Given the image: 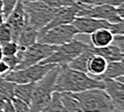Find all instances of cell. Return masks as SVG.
Here are the masks:
<instances>
[{
  "label": "cell",
  "mask_w": 124,
  "mask_h": 112,
  "mask_svg": "<svg viewBox=\"0 0 124 112\" xmlns=\"http://www.w3.org/2000/svg\"><path fill=\"white\" fill-rule=\"evenodd\" d=\"M104 82L94 79L89 74L74 70L68 64L60 65L55 83V92L80 93L90 89H104Z\"/></svg>",
  "instance_id": "6da1fadb"
},
{
  "label": "cell",
  "mask_w": 124,
  "mask_h": 112,
  "mask_svg": "<svg viewBox=\"0 0 124 112\" xmlns=\"http://www.w3.org/2000/svg\"><path fill=\"white\" fill-rule=\"evenodd\" d=\"M59 69L60 65H55L40 81L35 83L29 103V112H40L50 102L55 92V83Z\"/></svg>",
  "instance_id": "7a4b0ae2"
},
{
  "label": "cell",
  "mask_w": 124,
  "mask_h": 112,
  "mask_svg": "<svg viewBox=\"0 0 124 112\" xmlns=\"http://www.w3.org/2000/svg\"><path fill=\"white\" fill-rule=\"evenodd\" d=\"M85 112H112L115 107L104 89H90L71 94Z\"/></svg>",
  "instance_id": "3957f363"
},
{
  "label": "cell",
  "mask_w": 124,
  "mask_h": 112,
  "mask_svg": "<svg viewBox=\"0 0 124 112\" xmlns=\"http://www.w3.org/2000/svg\"><path fill=\"white\" fill-rule=\"evenodd\" d=\"M91 45L77 40L72 39L69 43H66L64 45L57 46L56 50L49 56L48 58L43 60L41 64H56V65H65L69 64L71 61H73L76 57L90 48Z\"/></svg>",
  "instance_id": "277c9868"
},
{
  "label": "cell",
  "mask_w": 124,
  "mask_h": 112,
  "mask_svg": "<svg viewBox=\"0 0 124 112\" xmlns=\"http://www.w3.org/2000/svg\"><path fill=\"white\" fill-rule=\"evenodd\" d=\"M22 3L26 15L27 22L36 30L41 29L53 19L58 9L46 5L40 0L22 1Z\"/></svg>",
  "instance_id": "5b68a950"
},
{
  "label": "cell",
  "mask_w": 124,
  "mask_h": 112,
  "mask_svg": "<svg viewBox=\"0 0 124 112\" xmlns=\"http://www.w3.org/2000/svg\"><path fill=\"white\" fill-rule=\"evenodd\" d=\"M56 64H41L36 63L24 67L23 69L12 70L5 74L6 80L15 84H25V83H36L40 81Z\"/></svg>",
  "instance_id": "8992f818"
},
{
  "label": "cell",
  "mask_w": 124,
  "mask_h": 112,
  "mask_svg": "<svg viewBox=\"0 0 124 112\" xmlns=\"http://www.w3.org/2000/svg\"><path fill=\"white\" fill-rule=\"evenodd\" d=\"M56 48H57V46L36 42L23 51L19 50L17 55L21 59V63L14 70L23 69L24 67L41 63L43 60H45L46 58L49 57L56 50Z\"/></svg>",
  "instance_id": "52a82bcc"
},
{
  "label": "cell",
  "mask_w": 124,
  "mask_h": 112,
  "mask_svg": "<svg viewBox=\"0 0 124 112\" xmlns=\"http://www.w3.org/2000/svg\"><path fill=\"white\" fill-rule=\"evenodd\" d=\"M76 35H78V32L72 24H63L47 30L37 39V42L53 46H61L74 39Z\"/></svg>",
  "instance_id": "ba28073f"
},
{
  "label": "cell",
  "mask_w": 124,
  "mask_h": 112,
  "mask_svg": "<svg viewBox=\"0 0 124 112\" xmlns=\"http://www.w3.org/2000/svg\"><path fill=\"white\" fill-rule=\"evenodd\" d=\"M80 7L76 17H90L94 19L104 20L108 23H115L123 21L116 12L114 6L111 5H101V6H88L85 4L77 3Z\"/></svg>",
  "instance_id": "9c48e42d"
},
{
  "label": "cell",
  "mask_w": 124,
  "mask_h": 112,
  "mask_svg": "<svg viewBox=\"0 0 124 112\" xmlns=\"http://www.w3.org/2000/svg\"><path fill=\"white\" fill-rule=\"evenodd\" d=\"M79 9H80V7L77 3L73 6H67V7L58 8L53 19L44 27H42L41 29L38 30L37 39L40 38L47 30L53 28L55 26L63 25V24H71L73 20L76 18L77 14L79 12Z\"/></svg>",
  "instance_id": "30bf717a"
},
{
  "label": "cell",
  "mask_w": 124,
  "mask_h": 112,
  "mask_svg": "<svg viewBox=\"0 0 124 112\" xmlns=\"http://www.w3.org/2000/svg\"><path fill=\"white\" fill-rule=\"evenodd\" d=\"M5 22L9 25L12 32V41L17 42L19 35L23 29L24 24L27 22L26 15L23 10V6L21 0H19L16 7L12 11V13L7 17Z\"/></svg>",
  "instance_id": "8fae6325"
},
{
  "label": "cell",
  "mask_w": 124,
  "mask_h": 112,
  "mask_svg": "<svg viewBox=\"0 0 124 112\" xmlns=\"http://www.w3.org/2000/svg\"><path fill=\"white\" fill-rule=\"evenodd\" d=\"M104 90L110 98L115 110H124V83L115 79H104Z\"/></svg>",
  "instance_id": "7c38bea8"
},
{
  "label": "cell",
  "mask_w": 124,
  "mask_h": 112,
  "mask_svg": "<svg viewBox=\"0 0 124 112\" xmlns=\"http://www.w3.org/2000/svg\"><path fill=\"white\" fill-rule=\"evenodd\" d=\"M71 24L77 30L78 34H91L100 28H108L109 23L104 20L90 17H76Z\"/></svg>",
  "instance_id": "4fadbf2b"
},
{
  "label": "cell",
  "mask_w": 124,
  "mask_h": 112,
  "mask_svg": "<svg viewBox=\"0 0 124 112\" xmlns=\"http://www.w3.org/2000/svg\"><path fill=\"white\" fill-rule=\"evenodd\" d=\"M37 34H38V30H36L34 27H32L28 22H26L23 27V29L19 35V38L17 40L19 50L23 51L31 45H33L34 43H36Z\"/></svg>",
  "instance_id": "5bb4252c"
},
{
  "label": "cell",
  "mask_w": 124,
  "mask_h": 112,
  "mask_svg": "<svg viewBox=\"0 0 124 112\" xmlns=\"http://www.w3.org/2000/svg\"><path fill=\"white\" fill-rule=\"evenodd\" d=\"M92 52L95 55H99L103 57L108 63L110 62H123V55L124 53L113 43L102 48H93Z\"/></svg>",
  "instance_id": "9a60e30c"
},
{
  "label": "cell",
  "mask_w": 124,
  "mask_h": 112,
  "mask_svg": "<svg viewBox=\"0 0 124 112\" xmlns=\"http://www.w3.org/2000/svg\"><path fill=\"white\" fill-rule=\"evenodd\" d=\"M108 65V62L99 55L93 54L89 59L87 64V74H90L91 77L97 79V77L101 76Z\"/></svg>",
  "instance_id": "2e32d148"
},
{
  "label": "cell",
  "mask_w": 124,
  "mask_h": 112,
  "mask_svg": "<svg viewBox=\"0 0 124 112\" xmlns=\"http://www.w3.org/2000/svg\"><path fill=\"white\" fill-rule=\"evenodd\" d=\"M113 35L108 28H100L90 34L91 46L93 48H102L112 42Z\"/></svg>",
  "instance_id": "e0dca14e"
},
{
  "label": "cell",
  "mask_w": 124,
  "mask_h": 112,
  "mask_svg": "<svg viewBox=\"0 0 124 112\" xmlns=\"http://www.w3.org/2000/svg\"><path fill=\"white\" fill-rule=\"evenodd\" d=\"M34 87H35V83L16 84L15 89H14V98L29 105Z\"/></svg>",
  "instance_id": "ac0fdd59"
},
{
  "label": "cell",
  "mask_w": 124,
  "mask_h": 112,
  "mask_svg": "<svg viewBox=\"0 0 124 112\" xmlns=\"http://www.w3.org/2000/svg\"><path fill=\"white\" fill-rule=\"evenodd\" d=\"M124 75V64L123 62H110L108 63L107 68L105 72L97 77V80H104V79H116Z\"/></svg>",
  "instance_id": "d6986e66"
},
{
  "label": "cell",
  "mask_w": 124,
  "mask_h": 112,
  "mask_svg": "<svg viewBox=\"0 0 124 112\" xmlns=\"http://www.w3.org/2000/svg\"><path fill=\"white\" fill-rule=\"evenodd\" d=\"M92 55H93L92 46H90V48H88L87 50L82 52L78 57H76L73 61H71L68 65L74 70H78V71L87 73V64H88L89 59L91 58Z\"/></svg>",
  "instance_id": "ffe728a7"
},
{
  "label": "cell",
  "mask_w": 124,
  "mask_h": 112,
  "mask_svg": "<svg viewBox=\"0 0 124 112\" xmlns=\"http://www.w3.org/2000/svg\"><path fill=\"white\" fill-rule=\"evenodd\" d=\"M61 99L65 112H85L79 101L70 93H61Z\"/></svg>",
  "instance_id": "44dd1931"
},
{
  "label": "cell",
  "mask_w": 124,
  "mask_h": 112,
  "mask_svg": "<svg viewBox=\"0 0 124 112\" xmlns=\"http://www.w3.org/2000/svg\"><path fill=\"white\" fill-rule=\"evenodd\" d=\"M40 112H65V108L61 99V93L54 92L50 102L40 110Z\"/></svg>",
  "instance_id": "7402d4cb"
},
{
  "label": "cell",
  "mask_w": 124,
  "mask_h": 112,
  "mask_svg": "<svg viewBox=\"0 0 124 112\" xmlns=\"http://www.w3.org/2000/svg\"><path fill=\"white\" fill-rule=\"evenodd\" d=\"M16 84L0 76V98L2 99H12L14 98V89Z\"/></svg>",
  "instance_id": "603a6c76"
},
{
  "label": "cell",
  "mask_w": 124,
  "mask_h": 112,
  "mask_svg": "<svg viewBox=\"0 0 124 112\" xmlns=\"http://www.w3.org/2000/svg\"><path fill=\"white\" fill-rule=\"evenodd\" d=\"M76 3L85 4L88 6H101V5H111L117 7L124 3V0H78Z\"/></svg>",
  "instance_id": "cb8c5ba5"
},
{
  "label": "cell",
  "mask_w": 124,
  "mask_h": 112,
  "mask_svg": "<svg viewBox=\"0 0 124 112\" xmlns=\"http://www.w3.org/2000/svg\"><path fill=\"white\" fill-rule=\"evenodd\" d=\"M12 41V32L9 25L4 21L0 24V45Z\"/></svg>",
  "instance_id": "d4e9b609"
},
{
  "label": "cell",
  "mask_w": 124,
  "mask_h": 112,
  "mask_svg": "<svg viewBox=\"0 0 124 112\" xmlns=\"http://www.w3.org/2000/svg\"><path fill=\"white\" fill-rule=\"evenodd\" d=\"M0 46H1V48H2V52H3L4 57L15 56L19 52V46H18L17 42H14V41L7 42V43H5L3 45H0Z\"/></svg>",
  "instance_id": "484cf974"
},
{
  "label": "cell",
  "mask_w": 124,
  "mask_h": 112,
  "mask_svg": "<svg viewBox=\"0 0 124 112\" xmlns=\"http://www.w3.org/2000/svg\"><path fill=\"white\" fill-rule=\"evenodd\" d=\"M46 5L53 7V8H62L67 6H73L76 4V2L72 0H40Z\"/></svg>",
  "instance_id": "4316f807"
},
{
  "label": "cell",
  "mask_w": 124,
  "mask_h": 112,
  "mask_svg": "<svg viewBox=\"0 0 124 112\" xmlns=\"http://www.w3.org/2000/svg\"><path fill=\"white\" fill-rule=\"evenodd\" d=\"M18 1H19V0H2V3H3L2 14H3L5 20H6L7 17L12 13V11H13L14 8L16 7Z\"/></svg>",
  "instance_id": "83f0119b"
},
{
  "label": "cell",
  "mask_w": 124,
  "mask_h": 112,
  "mask_svg": "<svg viewBox=\"0 0 124 112\" xmlns=\"http://www.w3.org/2000/svg\"><path fill=\"white\" fill-rule=\"evenodd\" d=\"M112 35H123L124 34V20L115 22V23H109L108 28Z\"/></svg>",
  "instance_id": "f1b7e54d"
},
{
  "label": "cell",
  "mask_w": 124,
  "mask_h": 112,
  "mask_svg": "<svg viewBox=\"0 0 124 112\" xmlns=\"http://www.w3.org/2000/svg\"><path fill=\"white\" fill-rule=\"evenodd\" d=\"M2 61L9 66L10 68V71L14 70L18 65L19 63H21V59L18 55H15V56H9V57H3Z\"/></svg>",
  "instance_id": "f546056e"
},
{
  "label": "cell",
  "mask_w": 124,
  "mask_h": 112,
  "mask_svg": "<svg viewBox=\"0 0 124 112\" xmlns=\"http://www.w3.org/2000/svg\"><path fill=\"white\" fill-rule=\"evenodd\" d=\"M11 100H12V103L14 105L16 112H29V105L28 104L24 103L23 101H22L16 98H13Z\"/></svg>",
  "instance_id": "4dcf8cb0"
},
{
  "label": "cell",
  "mask_w": 124,
  "mask_h": 112,
  "mask_svg": "<svg viewBox=\"0 0 124 112\" xmlns=\"http://www.w3.org/2000/svg\"><path fill=\"white\" fill-rule=\"evenodd\" d=\"M111 43L117 46L124 53V36L123 35H113V39Z\"/></svg>",
  "instance_id": "1f68e13d"
},
{
  "label": "cell",
  "mask_w": 124,
  "mask_h": 112,
  "mask_svg": "<svg viewBox=\"0 0 124 112\" xmlns=\"http://www.w3.org/2000/svg\"><path fill=\"white\" fill-rule=\"evenodd\" d=\"M2 110H3V112H16L11 99H6L4 101V105H3Z\"/></svg>",
  "instance_id": "d6a6232c"
},
{
  "label": "cell",
  "mask_w": 124,
  "mask_h": 112,
  "mask_svg": "<svg viewBox=\"0 0 124 112\" xmlns=\"http://www.w3.org/2000/svg\"><path fill=\"white\" fill-rule=\"evenodd\" d=\"M10 71L9 66L3 62V61H0V76H4L5 74H7Z\"/></svg>",
  "instance_id": "836d02e7"
},
{
  "label": "cell",
  "mask_w": 124,
  "mask_h": 112,
  "mask_svg": "<svg viewBox=\"0 0 124 112\" xmlns=\"http://www.w3.org/2000/svg\"><path fill=\"white\" fill-rule=\"evenodd\" d=\"M115 9H116L117 15L121 19H124V3L121 4V5H119V6H117V7H115Z\"/></svg>",
  "instance_id": "e575fe53"
},
{
  "label": "cell",
  "mask_w": 124,
  "mask_h": 112,
  "mask_svg": "<svg viewBox=\"0 0 124 112\" xmlns=\"http://www.w3.org/2000/svg\"><path fill=\"white\" fill-rule=\"evenodd\" d=\"M4 21H5V18H4L2 13H0V24H2Z\"/></svg>",
  "instance_id": "d590c367"
},
{
  "label": "cell",
  "mask_w": 124,
  "mask_h": 112,
  "mask_svg": "<svg viewBox=\"0 0 124 112\" xmlns=\"http://www.w3.org/2000/svg\"><path fill=\"white\" fill-rule=\"evenodd\" d=\"M4 99H2L1 98H0V109H2L3 108V105H4Z\"/></svg>",
  "instance_id": "8d00e7d4"
},
{
  "label": "cell",
  "mask_w": 124,
  "mask_h": 112,
  "mask_svg": "<svg viewBox=\"0 0 124 112\" xmlns=\"http://www.w3.org/2000/svg\"><path fill=\"white\" fill-rule=\"evenodd\" d=\"M3 52H2V48H1V46H0V61H2V59H3Z\"/></svg>",
  "instance_id": "74e56055"
},
{
  "label": "cell",
  "mask_w": 124,
  "mask_h": 112,
  "mask_svg": "<svg viewBox=\"0 0 124 112\" xmlns=\"http://www.w3.org/2000/svg\"><path fill=\"white\" fill-rule=\"evenodd\" d=\"M3 10V3H2V0H0V13H2Z\"/></svg>",
  "instance_id": "f35d334b"
},
{
  "label": "cell",
  "mask_w": 124,
  "mask_h": 112,
  "mask_svg": "<svg viewBox=\"0 0 124 112\" xmlns=\"http://www.w3.org/2000/svg\"><path fill=\"white\" fill-rule=\"evenodd\" d=\"M21 1H33V0H21Z\"/></svg>",
  "instance_id": "ab89813d"
},
{
  "label": "cell",
  "mask_w": 124,
  "mask_h": 112,
  "mask_svg": "<svg viewBox=\"0 0 124 112\" xmlns=\"http://www.w3.org/2000/svg\"><path fill=\"white\" fill-rule=\"evenodd\" d=\"M72 1H74V2H77V1H78V0H72Z\"/></svg>",
  "instance_id": "60d3db41"
},
{
  "label": "cell",
  "mask_w": 124,
  "mask_h": 112,
  "mask_svg": "<svg viewBox=\"0 0 124 112\" xmlns=\"http://www.w3.org/2000/svg\"><path fill=\"white\" fill-rule=\"evenodd\" d=\"M0 112H3V110H2V109H0Z\"/></svg>",
  "instance_id": "b9f144b4"
}]
</instances>
